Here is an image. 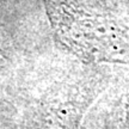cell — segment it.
Segmentation results:
<instances>
[{"label": "cell", "mask_w": 129, "mask_h": 129, "mask_svg": "<svg viewBox=\"0 0 129 129\" xmlns=\"http://www.w3.org/2000/svg\"><path fill=\"white\" fill-rule=\"evenodd\" d=\"M56 34L78 55L129 66V28L81 0L49 4Z\"/></svg>", "instance_id": "6da1fadb"}]
</instances>
